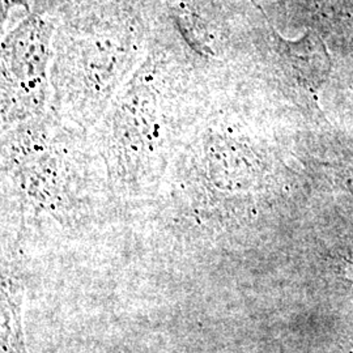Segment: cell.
Returning a JSON list of instances; mask_svg holds the SVG:
<instances>
[{
  "mask_svg": "<svg viewBox=\"0 0 353 353\" xmlns=\"http://www.w3.org/2000/svg\"><path fill=\"white\" fill-rule=\"evenodd\" d=\"M159 0H110L57 21L51 110L83 130L96 126L143 63Z\"/></svg>",
  "mask_w": 353,
  "mask_h": 353,
  "instance_id": "obj_1",
  "label": "cell"
},
{
  "mask_svg": "<svg viewBox=\"0 0 353 353\" xmlns=\"http://www.w3.org/2000/svg\"><path fill=\"white\" fill-rule=\"evenodd\" d=\"M212 97L151 42L143 63L96 125L93 145L114 176L156 174L176 157Z\"/></svg>",
  "mask_w": 353,
  "mask_h": 353,
  "instance_id": "obj_2",
  "label": "cell"
},
{
  "mask_svg": "<svg viewBox=\"0 0 353 353\" xmlns=\"http://www.w3.org/2000/svg\"><path fill=\"white\" fill-rule=\"evenodd\" d=\"M245 13L241 0H159L151 42L216 96L239 75L246 57L259 62L248 45L261 48L271 26L258 33Z\"/></svg>",
  "mask_w": 353,
  "mask_h": 353,
  "instance_id": "obj_3",
  "label": "cell"
},
{
  "mask_svg": "<svg viewBox=\"0 0 353 353\" xmlns=\"http://www.w3.org/2000/svg\"><path fill=\"white\" fill-rule=\"evenodd\" d=\"M57 21L26 13L3 33L0 48L3 131L51 110L50 68Z\"/></svg>",
  "mask_w": 353,
  "mask_h": 353,
  "instance_id": "obj_4",
  "label": "cell"
},
{
  "mask_svg": "<svg viewBox=\"0 0 353 353\" xmlns=\"http://www.w3.org/2000/svg\"><path fill=\"white\" fill-rule=\"evenodd\" d=\"M259 62L263 74L285 88L316 90L331 70L323 41L310 29L301 38L287 39L270 26Z\"/></svg>",
  "mask_w": 353,
  "mask_h": 353,
  "instance_id": "obj_5",
  "label": "cell"
},
{
  "mask_svg": "<svg viewBox=\"0 0 353 353\" xmlns=\"http://www.w3.org/2000/svg\"><path fill=\"white\" fill-rule=\"evenodd\" d=\"M110 0H30V12L59 21L77 13L85 12Z\"/></svg>",
  "mask_w": 353,
  "mask_h": 353,
  "instance_id": "obj_6",
  "label": "cell"
},
{
  "mask_svg": "<svg viewBox=\"0 0 353 353\" xmlns=\"http://www.w3.org/2000/svg\"><path fill=\"white\" fill-rule=\"evenodd\" d=\"M287 1H288V0H278V4H281V6H285V4H287Z\"/></svg>",
  "mask_w": 353,
  "mask_h": 353,
  "instance_id": "obj_7",
  "label": "cell"
}]
</instances>
